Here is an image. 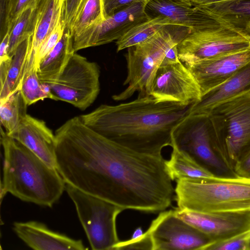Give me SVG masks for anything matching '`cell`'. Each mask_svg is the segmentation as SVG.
Listing matches in <instances>:
<instances>
[{"label":"cell","instance_id":"obj_37","mask_svg":"<svg viewBox=\"0 0 250 250\" xmlns=\"http://www.w3.org/2000/svg\"><path fill=\"white\" fill-rule=\"evenodd\" d=\"M8 0H0V39L2 40L8 32Z\"/></svg>","mask_w":250,"mask_h":250},{"label":"cell","instance_id":"obj_7","mask_svg":"<svg viewBox=\"0 0 250 250\" xmlns=\"http://www.w3.org/2000/svg\"><path fill=\"white\" fill-rule=\"evenodd\" d=\"M248 49L250 39L244 30L222 17L210 26L191 31L177 45L185 65Z\"/></svg>","mask_w":250,"mask_h":250},{"label":"cell","instance_id":"obj_33","mask_svg":"<svg viewBox=\"0 0 250 250\" xmlns=\"http://www.w3.org/2000/svg\"><path fill=\"white\" fill-rule=\"evenodd\" d=\"M36 0H8V32L20 14L28 6L35 4Z\"/></svg>","mask_w":250,"mask_h":250},{"label":"cell","instance_id":"obj_28","mask_svg":"<svg viewBox=\"0 0 250 250\" xmlns=\"http://www.w3.org/2000/svg\"><path fill=\"white\" fill-rule=\"evenodd\" d=\"M206 6L229 22L241 28L250 20V0H232Z\"/></svg>","mask_w":250,"mask_h":250},{"label":"cell","instance_id":"obj_14","mask_svg":"<svg viewBox=\"0 0 250 250\" xmlns=\"http://www.w3.org/2000/svg\"><path fill=\"white\" fill-rule=\"evenodd\" d=\"M174 210L177 217L206 234L212 242L250 229V211L201 212L178 208Z\"/></svg>","mask_w":250,"mask_h":250},{"label":"cell","instance_id":"obj_35","mask_svg":"<svg viewBox=\"0 0 250 250\" xmlns=\"http://www.w3.org/2000/svg\"><path fill=\"white\" fill-rule=\"evenodd\" d=\"M151 0H103L104 18L122 8L134 2H146Z\"/></svg>","mask_w":250,"mask_h":250},{"label":"cell","instance_id":"obj_29","mask_svg":"<svg viewBox=\"0 0 250 250\" xmlns=\"http://www.w3.org/2000/svg\"><path fill=\"white\" fill-rule=\"evenodd\" d=\"M20 91L23 100L29 106L39 101L48 98L40 82L37 69L33 67L27 72L22 80Z\"/></svg>","mask_w":250,"mask_h":250},{"label":"cell","instance_id":"obj_5","mask_svg":"<svg viewBox=\"0 0 250 250\" xmlns=\"http://www.w3.org/2000/svg\"><path fill=\"white\" fill-rule=\"evenodd\" d=\"M189 32L184 26L168 25L144 42L127 48L125 57L127 73L123 83L127 87L113 95L112 99L124 101L136 92H139V96L150 95L155 74L167 51L172 45L178 44Z\"/></svg>","mask_w":250,"mask_h":250},{"label":"cell","instance_id":"obj_26","mask_svg":"<svg viewBox=\"0 0 250 250\" xmlns=\"http://www.w3.org/2000/svg\"><path fill=\"white\" fill-rule=\"evenodd\" d=\"M27 106L20 89L11 94L4 101H0V123L7 134L16 129L27 114Z\"/></svg>","mask_w":250,"mask_h":250},{"label":"cell","instance_id":"obj_41","mask_svg":"<svg viewBox=\"0 0 250 250\" xmlns=\"http://www.w3.org/2000/svg\"><path fill=\"white\" fill-rule=\"evenodd\" d=\"M248 35L250 39V20L248 21L242 28Z\"/></svg>","mask_w":250,"mask_h":250},{"label":"cell","instance_id":"obj_38","mask_svg":"<svg viewBox=\"0 0 250 250\" xmlns=\"http://www.w3.org/2000/svg\"><path fill=\"white\" fill-rule=\"evenodd\" d=\"M189 6H210L232 0H173Z\"/></svg>","mask_w":250,"mask_h":250},{"label":"cell","instance_id":"obj_17","mask_svg":"<svg viewBox=\"0 0 250 250\" xmlns=\"http://www.w3.org/2000/svg\"><path fill=\"white\" fill-rule=\"evenodd\" d=\"M146 9L153 16L167 17L175 24L191 31L210 26L221 19L207 6H189L173 0H151Z\"/></svg>","mask_w":250,"mask_h":250},{"label":"cell","instance_id":"obj_18","mask_svg":"<svg viewBox=\"0 0 250 250\" xmlns=\"http://www.w3.org/2000/svg\"><path fill=\"white\" fill-rule=\"evenodd\" d=\"M13 230L28 247L35 250H84L81 240H75L54 231L35 221L16 222Z\"/></svg>","mask_w":250,"mask_h":250},{"label":"cell","instance_id":"obj_40","mask_svg":"<svg viewBox=\"0 0 250 250\" xmlns=\"http://www.w3.org/2000/svg\"><path fill=\"white\" fill-rule=\"evenodd\" d=\"M11 60L12 58H10L0 62V86H2L5 82Z\"/></svg>","mask_w":250,"mask_h":250},{"label":"cell","instance_id":"obj_23","mask_svg":"<svg viewBox=\"0 0 250 250\" xmlns=\"http://www.w3.org/2000/svg\"><path fill=\"white\" fill-rule=\"evenodd\" d=\"M33 36L22 42L12 58L7 77L0 88V101L5 100L11 94L20 89L25 75L31 51Z\"/></svg>","mask_w":250,"mask_h":250},{"label":"cell","instance_id":"obj_27","mask_svg":"<svg viewBox=\"0 0 250 250\" xmlns=\"http://www.w3.org/2000/svg\"><path fill=\"white\" fill-rule=\"evenodd\" d=\"M103 0H82L69 31L73 38L104 20Z\"/></svg>","mask_w":250,"mask_h":250},{"label":"cell","instance_id":"obj_10","mask_svg":"<svg viewBox=\"0 0 250 250\" xmlns=\"http://www.w3.org/2000/svg\"><path fill=\"white\" fill-rule=\"evenodd\" d=\"M171 137V146L187 153L205 167L220 172L228 170L217 153L208 115H187L174 127Z\"/></svg>","mask_w":250,"mask_h":250},{"label":"cell","instance_id":"obj_15","mask_svg":"<svg viewBox=\"0 0 250 250\" xmlns=\"http://www.w3.org/2000/svg\"><path fill=\"white\" fill-rule=\"evenodd\" d=\"M250 62V49L186 65L201 89L202 96Z\"/></svg>","mask_w":250,"mask_h":250},{"label":"cell","instance_id":"obj_13","mask_svg":"<svg viewBox=\"0 0 250 250\" xmlns=\"http://www.w3.org/2000/svg\"><path fill=\"white\" fill-rule=\"evenodd\" d=\"M150 95L158 102H173L191 105L202 98L195 77L181 61L162 63L157 69Z\"/></svg>","mask_w":250,"mask_h":250},{"label":"cell","instance_id":"obj_11","mask_svg":"<svg viewBox=\"0 0 250 250\" xmlns=\"http://www.w3.org/2000/svg\"><path fill=\"white\" fill-rule=\"evenodd\" d=\"M147 4L132 3L89 26L72 38L75 52L118 40L134 26L151 17L146 9Z\"/></svg>","mask_w":250,"mask_h":250},{"label":"cell","instance_id":"obj_39","mask_svg":"<svg viewBox=\"0 0 250 250\" xmlns=\"http://www.w3.org/2000/svg\"><path fill=\"white\" fill-rule=\"evenodd\" d=\"M9 35L7 33L3 38L0 40V62L10 58L8 54L9 47Z\"/></svg>","mask_w":250,"mask_h":250},{"label":"cell","instance_id":"obj_8","mask_svg":"<svg viewBox=\"0 0 250 250\" xmlns=\"http://www.w3.org/2000/svg\"><path fill=\"white\" fill-rule=\"evenodd\" d=\"M73 201L79 220L93 250H113L120 241L116 218L125 209L66 184L65 189Z\"/></svg>","mask_w":250,"mask_h":250},{"label":"cell","instance_id":"obj_4","mask_svg":"<svg viewBox=\"0 0 250 250\" xmlns=\"http://www.w3.org/2000/svg\"><path fill=\"white\" fill-rule=\"evenodd\" d=\"M177 208L201 212L250 211V178L217 176L176 181Z\"/></svg>","mask_w":250,"mask_h":250},{"label":"cell","instance_id":"obj_32","mask_svg":"<svg viewBox=\"0 0 250 250\" xmlns=\"http://www.w3.org/2000/svg\"><path fill=\"white\" fill-rule=\"evenodd\" d=\"M153 250V244L149 232L146 230L140 236L120 241L113 250Z\"/></svg>","mask_w":250,"mask_h":250},{"label":"cell","instance_id":"obj_16","mask_svg":"<svg viewBox=\"0 0 250 250\" xmlns=\"http://www.w3.org/2000/svg\"><path fill=\"white\" fill-rule=\"evenodd\" d=\"M7 135L28 148L48 166L56 168V136L43 121L27 114L16 129Z\"/></svg>","mask_w":250,"mask_h":250},{"label":"cell","instance_id":"obj_24","mask_svg":"<svg viewBox=\"0 0 250 250\" xmlns=\"http://www.w3.org/2000/svg\"><path fill=\"white\" fill-rule=\"evenodd\" d=\"M171 25L176 24L167 17L162 15L151 16L134 26L116 41L117 51L139 44L162 29Z\"/></svg>","mask_w":250,"mask_h":250},{"label":"cell","instance_id":"obj_25","mask_svg":"<svg viewBox=\"0 0 250 250\" xmlns=\"http://www.w3.org/2000/svg\"><path fill=\"white\" fill-rule=\"evenodd\" d=\"M38 19L36 2L24 9L18 17L10 29L8 56L12 58L19 45L34 35Z\"/></svg>","mask_w":250,"mask_h":250},{"label":"cell","instance_id":"obj_22","mask_svg":"<svg viewBox=\"0 0 250 250\" xmlns=\"http://www.w3.org/2000/svg\"><path fill=\"white\" fill-rule=\"evenodd\" d=\"M171 147L172 150L170 157L168 160H166V166L172 181L184 178L210 179L217 176L187 153L174 146Z\"/></svg>","mask_w":250,"mask_h":250},{"label":"cell","instance_id":"obj_31","mask_svg":"<svg viewBox=\"0 0 250 250\" xmlns=\"http://www.w3.org/2000/svg\"><path fill=\"white\" fill-rule=\"evenodd\" d=\"M250 229L226 239L210 243L204 250H247Z\"/></svg>","mask_w":250,"mask_h":250},{"label":"cell","instance_id":"obj_1","mask_svg":"<svg viewBox=\"0 0 250 250\" xmlns=\"http://www.w3.org/2000/svg\"><path fill=\"white\" fill-rule=\"evenodd\" d=\"M56 168L66 184L125 209L165 210L175 195L163 156L141 153L86 125L80 116L55 133Z\"/></svg>","mask_w":250,"mask_h":250},{"label":"cell","instance_id":"obj_42","mask_svg":"<svg viewBox=\"0 0 250 250\" xmlns=\"http://www.w3.org/2000/svg\"><path fill=\"white\" fill-rule=\"evenodd\" d=\"M143 232H142V229L141 228H137L134 232L132 238L135 237L142 234Z\"/></svg>","mask_w":250,"mask_h":250},{"label":"cell","instance_id":"obj_20","mask_svg":"<svg viewBox=\"0 0 250 250\" xmlns=\"http://www.w3.org/2000/svg\"><path fill=\"white\" fill-rule=\"evenodd\" d=\"M75 53L72 37L66 28L58 43L39 63L37 74L40 82L49 84L55 83Z\"/></svg>","mask_w":250,"mask_h":250},{"label":"cell","instance_id":"obj_43","mask_svg":"<svg viewBox=\"0 0 250 250\" xmlns=\"http://www.w3.org/2000/svg\"><path fill=\"white\" fill-rule=\"evenodd\" d=\"M247 250H250V240H249V242Z\"/></svg>","mask_w":250,"mask_h":250},{"label":"cell","instance_id":"obj_9","mask_svg":"<svg viewBox=\"0 0 250 250\" xmlns=\"http://www.w3.org/2000/svg\"><path fill=\"white\" fill-rule=\"evenodd\" d=\"M100 68L97 63L75 53L59 79L49 84L56 99L81 110L90 106L100 91Z\"/></svg>","mask_w":250,"mask_h":250},{"label":"cell","instance_id":"obj_34","mask_svg":"<svg viewBox=\"0 0 250 250\" xmlns=\"http://www.w3.org/2000/svg\"><path fill=\"white\" fill-rule=\"evenodd\" d=\"M233 172L235 176L250 178V148L235 163Z\"/></svg>","mask_w":250,"mask_h":250},{"label":"cell","instance_id":"obj_12","mask_svg":"<svg viewBox=\"0 0 250 250\" xmlns=\"http://www.w3.org/2000/svg\"><path fill=\"white\" fill-rule=\"evenodd\" d=\"M147 230L153 250H204L212 242L206 234L177 217L174 209L160 212Z\"/></svg>","mask_w":250,"mask_h":250},{"label":"cell","instance_id":"obj_30","mask_svg":"<svg viewBox=\"0 0 250 250\" xmlns=\"http://www.w3.org/2000/svg\"><path fill=\"white\" fill-rule=\"evenodd\" d=\"M66 28L64 17L59 21L38 49L34 61V66L37 68L41 60L53 49L61 40Z\"/></svg>","mask_w":250,"mask_h":250},{"label":"cell","instance_id":"obj_19","mask_svg":"<svg viewBox=\"0 0 250 250\" xmlns=\"http://www.w3.org/2000/svg\"><path fill=\"white\" fill-rule=\"evenodd\" d=\"M250 91V62L191 105L188 115H208L216 105Z\"/></svg>","mask_w":250,"mask_h":250},{"label":"cell","instance_id":"obj_36","mask_svg":"<svg viewBox=\"0 0 250 250\" xmlns=\"http://www.w3.org/2000/svg\"><path fill=\"white\" fill-rule=\"evenodd\" d=\"M82 0H65L64 22L69 30Z\"/></svg>","mask_w":250,"mask_h":250},{"label":"cell","instance_id":"obj_6","mask_svg":"<svg viewBox=\"0 0 250 250\" xmlns=\"http://www.w3.org/2000/svg\"><path fill=\"white\" fill-rule=\"evenodd\" d=\"M208 116L217 153L233 171L250 148V91L216 105Z\"/></svg>","mask_w":250,"mask_h":250},{"label":"cell","instance_id":"obj_2","mask_svg":"<svg viewBox=\"0 0 250 250\" xmlns=\"http://www.w3.org/2000/svg\"><path fill=\"white\" fill-rule=\"evenodd\" d=\"M191 105L158 102L151 95L116 105L101 104L79 116L82 122L106 138L133 151L162 156L172 145V131L188 114Z\"/></svg>","mask_w":250,"mask_h":250},{"label":"cell","instance_id":"obj_21","mask_svg":"<svg viewBox=\"0 0 250 250\" xmlns=\"http://www.w3.org/2000/svg\"><path fill=\"white\" fill-rule=\"evenodd\" d=\"M38 19L29 59L35 61L40 46L64 17L65 0H37Z\"/></svg>","mask_w":250,"mask_h":250},{"label":"cell","instance_id":"obj_3","mask_svg":"<svg viewBox=\"0 0 250 250\" xmlns=\"http://www.w3.org/2000/svg\"><path fill=\"white\" fill-rule=\"evenodd\" d=\"M0 141L4 152L1 201L9 192L23 201L51 208L65 189L57 168L48 166L1 127Z\"/></svg>","mask_w":250,"mask_h":250}]
</instances>
